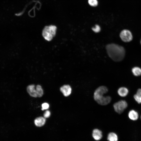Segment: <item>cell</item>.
<instances>
[{
	"label": "cell",
	"mask_w": 141,
	"mask_h": 141,
	"mask_svg": "<svg viewBox=\"0 0 141 141\" xmlns=\"http://www.w3.org/2000/svg\"><path fill=\"white\" fill-rule=\"evenodd\" d=\"M105 48L108 56L113 61L119 62L124 58L125 50L123 47L115 44L111 43L107 45Z\"/></svg>",
	"instance_id": "6da1fadb"
},
{
	"label": "cell",
	"mask_w": 141,
	"mask_h": 141,
	"mask_svg": "<svg viewBox=\"0 0 141 141\" xmlns=\"http://www.w3.org/2000/svg\"><path fill=\"white\" fill-rule=\"evenodd\" d=\"M108 91L107 88L105 86H102L98 87L94 93L95 100L98 104L102 105H105L109 103L111 100V97L104 95Z\"/></svg>",
	"instance_id": "7a4b0ae2"
},
{
	"label": "cell",
	"mask_w": 141,
	"mask_h": 141,
	"mask_svg": "<svg viewBox=\"0 0 141 141\" xmlns=\"http://www.w3.org/2000/svg\"><path fill=\"white\" fill-rule=\"evenodd\" d=\"M27 91L31 96L34 97H40L43 94L42 87L39 85L36 86L33 84L29 85L27 87Z\"/></svg>",
	"instance_id": "3957f363"
},
{
	"label": "cell",
	"mask_w": 141,
	"mask_h": 141,
	"mask_svg": "<svg viewBox=\"0 0 141 141\" xmlns=\"http://www.w3.org/2000/svg\"><path fill=\"white\" fill-rule=\"evenodd\" d=\"M56 30L57 27L55 25L46 26L42 31L43 36L46 40L50 41L55 36Z\"/></svg>",
	"instance_id": "277c9868"
},
{
	"label": "cell",
	"mask_w": 141,
	"mask_h": 141,
	"mask_svg": "<svg viewBox=\"0 0 141 141\" xmlns=\"http://www.w3.org/2000/svg\"><path fill=\"white\" fill-rule=\"evenodd\" d=\"M127 107V103L124 100H121L115 103L113 107L115 111L120 114L122 113Z\"/></svg>",
	"instance_id": "5b68a950"
},
{
	"label": "cell",
	"mask_w": 141,
	"mask_h": 141,
	"mask_svg": "<svg viewBox=\"0 0 141 141\" xmlns=\"http://www.w3.org/2000/svg\"><path fill=\"white\" fill-rule=\"evenodd\" d=\"M120 36L121 39L125 42H129L133 39V36L131 32L127 30H124L120 33Z\"/></svg>",
	"instance_id": "8992f818"
},
{
	"label": "cell",
	"mask_w": 141,
	"mask_h": 141,
	"mask_svg": "<svg viewBox=\"0 0 141 141\" xmlns=\"http://www.w3.org/2000/svg\"><path fill=\"white\" fill-rule=\"evenodd\" d=\"M60 90L65 97H67L70 95L72 91L71 87L68 85H63L60 87Z\"/></svg>",
	"instance_id": "52a82bcc"
},
{
	"label": "cell",
	"mask_w": 141,
	"mask_h": 141,
	"mask_svg": "<svg viewBox=\"0 0 141 141\" xmlns=\"http://www.w3.org/2000/svg\"><path fill=\"white\" fill-rule=\"evenodd\" d=\"M46 122V119L44 117L40 116L36 118L34 120V123L37 126L40 127L43 126Z\"/></svg>",
	"instance_id": "ba28073f"
},
{
	"label": "cell",
	"mask_w": 141,
	"mask_h": 141,
	"mask_svg": "<svg viewBox=\"0 0 141 141\" xmlns=\"http://www.w3.org/2000/svg\"><path fill=\"white\" fill-rule=\"evenodd\" d=\"M92 136L96 140H98L101 139L102 137V131L97 129L93 130L92 132Z\"/></svg>",
	"instance_id": "9c48e42d"
},
{
	"label": "cell",
	"mask_w": 141,
	"mask_h": 141,
	"mask_svg": "<svg viewBox=\"0 0 141 141\" xmlns=\"http://www.w3.org/2000/svg\"><path fill=\"white\" fill-rule=\"evenodd\" d=\"M129 118L133 121H136L138 119L139 117L138 113L134 110H130L128 113Z\"/></svg>",
	"instance_id": "30bf717a"
},
{
	"label": "cell",
	"mask_w": 141,
	"mask_h": 141,
	"mask_svg": "<svg viewBox=\"0 0 141 141\" xmlns=\"http://www.w3.org/2000/svg\"><path fill=\"white\" fill-rule=\"evenodd\" d=\"M128 91V89L127 88L121 87L119 89L118 91V93L120 96L125 97L127 95Z\"/></svg>",
	"instance_id": "8fae6325"
},
{
	"label": "cell",
	"mask_w": 141,
	"mask_h": 141,
	"mask_svg": "<svg viewBox=\"0 0 141 141\" xmlns=\"http://www.w3.org/2000/svg\"><path fill=\"white\" fill-rule=\"evenodd\" d=\"M107 139L109 141H118V136L114 132H110L108 135Z\"/></svg>",
	"instance_id": "7c38bea8"
},
{
	"label": "cell",
	"mask_w": 141,
	"mask_h": 141,
	"mask_svg": "<svg viewBox=\"0 0 141 141\" xmlns=\"http://www.w3.org/2000/svg\"><path fill=\"white\" fill-rule=\"evenodd\" d=\"M133 74L135 76H138L141 75V69L138 67H134L132 70Z\"/></svg>",
	"instance_id": "4fadbf2b"
},
{
	"label": "cell",
	"mask_w": 141,
	"mask_h": 141,
	"mask_svg": "<svg viewBox=\"0 0 141 141\" xmlns=\"http://www.w3.org/2000/svg\"><path fill=\"white\" fill-rule=\"evenodd\" d=\"M89 4L92 7L96 6L98 4L97 0H88Z\"/></svg>",
	"instance_id": "5bb4252c"
},
{
	"label": "cell",
	"mask_w": 141,
	"mask_h": 141,
	"mask_svg": "<svg viewBox=\"0 0 141 141\" xmlns=\"http://www.w3.org/2000/svg\"><path fill=\"white\" fill-rule=\"evenodd\" d=\"M134 98L135 101L139 104L141 103V97L138 96L136 94L134 96Z\"/></svg>",
	"instance_id": "9a60e30c"
},
{
	"label": "cell",
	"mask_w": 141,
	"mask_h": 141,
	"mask_svg": "<svg viewBox=\"0 0 141 141\" xmlns=\"http://www.w3.org/2000/svg\"><path fill=\"white\" fill-rule=\"evenodd\" d=\"M93 31L97 33L99 32L100 30V27L98 25H96L94 27L92 28Z\"/></svg>",
	"instance_id": "2e32d148"
},
{
	"label": "cell",
	"mask_w": 141,
	"mask_h": 141,
	"mask_svg": "<svg viewBox=\"0 0 141 141\" xmlns=\"http://www.w3.org/2000/svg\"><path fill=\"white\" fill-rule=\"evenodd\" d=\"M42 110H43L48 109L49 108V105L47 103H44L42 104Z\"/></svg>",
	"instance_id": "e0dca14e"
},
{
	"label": "cell",
	"mask_w": 141,
	"mask_h": 141,
	"mask_svg": "<svg viewBox=\"0 0 141 141\" xmlns=\"http://www.w3.org/2000/svg\"><path fill=\"white\" fill-rule=\"evenodd\" d=\"M50 112L49 111L46 110L44 114V117L45 118H48L50 117Z\"/></svg>",
	"instance_id": "ac0fdd59"
},
{
	"label": "cell",
	"mask_w": 141,
	"mask_h": 141,
	"mask_svg": "<svg viewBox=\"0 0 141 141\" xmlns=\"http://www.w3.org/2000/svg\"><path fill=\"white\" fill-rule=\"evenodd\" d=\"M136 94L138 96L141 97V89H138Z\"/></svg>",
	"instance_id": "d6986e66"
},
{
	"label": "cell",
	"mask_w": 141,
	"mask_h": 141,
	"mask_svg": "<svg viewBox=\"0 0 141 141\" xmlns=\"http://www.w3.org/2000/svg\"><path fill=\"white\" fill-rule=\"evenodd\" d=\"M140 42V44H141V39Z\"/></svg>",
	"instance_id": "ffe728a7"
},
{
	"label": "cell",
	"mask_w": 141,
	"mask_h": 141,
	"mask_svg": "<svg viewBox=\"0 0 141 141\" xmlns=\"http://www.w3.org/2000/svg\"><path fill=\"white\" fill-rule=\"evenodd\" d=\"M140 118H141V116H140Z\"/></svg>",
	"instance_id": "44dd1931"
}]
</instances>
